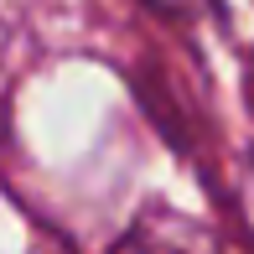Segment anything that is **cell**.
I'll use <instances>...</instances> for the list:
<instances>
[{
  "label": "cell",
  "instance_id": "obj_2",
  "mask_svg": "<svg viewBox=\"0 0 254 254\" xmlns=\"http://www.w3.org/2000/svg\"><path fill=\"white\" fill-rule=\"evenodd\" d=\"M145 5H156L161 16H202L213 0H145Z\"/></svg>",
  "mask_w": 254,
  "mask_h": 254
},
{
  "label": "cell",
  "instance_id": "obj_1",
  "mask_svg": "<svg viewBox=\"0 0 254 254\" xmlns=\"http://www.w3.org/2000/svg\"><path fill=\"white\" fill-rule=\"evenodd\" d=\"M114 254H218V244L171 207H145Z\"/></svg>",
  "mask_w": 254,
  "mask_h": 254
}]
</instances>
